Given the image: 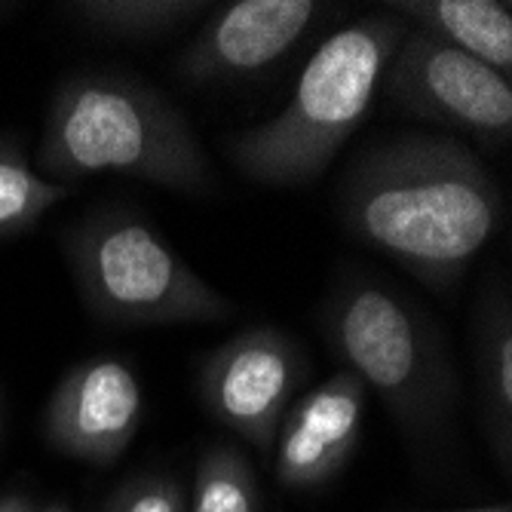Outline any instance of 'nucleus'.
<instances>
[{
    "label": "nucleus",
    "instance_id": "obj_1",
    "mask_svg": "<svg viewBox=\"0 0 512 512\" xmlns=\"http://www.w3.org/2000/svg\"><path fill=\"white\" fill-rule=\"evenodd\" d=\"M347 234L436 292H451L500 234L506 203L457 135L405 132L362 151L338 181Z\"/></svg>",
    "mask_w": 512,
    "mask_h": 512
},
{
    "label": "nucleus",
    "instance_id": "obj_2",
    "mask_svg": "<svg viewBox=\"0 0 512 512\" xmlns=\"http://www.w3.org/2000/svg\"><path fill=\"white\" fill-rule=\"evenodd\" d=\"M37 169L65 188L114 172L194 197L215 181L188 117L151 83L117 71H80L59 83L43 117Z\"/></svg>",
    "mask_w": 512,
    "mask_h": 512
},
{
    "label": "nucleus",
    "instance_id": "obj_3",
    "mask_svg": "<svg viewBox=\"0 0 512 512\" xmlns=\"http://www.w3.org/2000/svg\"><path fill=\"white\" fill-rule=\"evenodd\" d=\"M332 356L375 390L417 445L436 442L457 408L460 381L442 325L393 279L347 267L319 310Z\"/></svg>",
    "mask_w": 512,
    "mask_h": 512
},
{
    "label": "nucleus",
    "instance_id": "obj_4",
    "mask_svg": "<svg viewBox=\"0 0 512 512\" xmlns=\"http://www.w3.org/2000/svg\"><path fill=\"white\" fill-rule=\"evenodd\" d=\"M408 31L411 25L384 7L329 34L307 59L289 105L234 138L230 163L267 188H304L316 181L371 111Z\"/></svg>",
    "mask_w": 512,
    "mask_h": 512
},
{
    "label": "nucleus",
    "instance_id": "obj_5",
    "mask_svg": "<svg viewBox=\"0 0 512 512\" xmlns=\"http://www.w3.org/2000/svg\"><path fill=\"white\" fill-rule=\"evenodd\" d=\"M65 258L86 310L111 325L221 322L237 313L148 218L126 206L92 209L71 224Z\"/></svg>",
    "mask_w": 512,
    "mask_h": 512
},
{
    "label": "nucleus",
    "instance_id": "obj_6",
    "mask_svg": "<svg viewBox=\"0 0 512 512\" xmlns=\"http://www.w3.org/2000/svg\"><path fill=\"white\" fill-rule=\"evenodd\" d=\"M387 102L411 117L470 135L485 151L512 138V86L503 74L451 46L408 31L384 71Z\"/></svg>",
    "mask_w": 512,
    "mask_h": 512
},
{
    "label": "nucleus",
    "instance_id": "obj_7",
    "mask_svg": "<svg viewBox=\"0 0 512 512\" xmlns=\"http://www.w3.org/2000/svg\"><path fill=\"white\" fill-rule=\"evenodd\" d=\"M310 378V356L279 325H252L197 365L203 408L258 454L273 451L286 408Z\"/></svg>",
    "mask_w": 512,
    "mask_h": 512
},
{
    "label": "nucleus",
    "instance_id": "obj_8",
    "mask_svg": "<svg viewBox=\"0 0 512 512\" xmlns=\"http://www.w3.org/2000/svg\"><path fill=\"white\" fill-rule=\"evenodd\" d=\"M145 417V390L135 368L96 353L71 365L43 408V439L65 457L111 467L123 457Z\"/></svg>",
    "mask_w": 512,
    "mask_h": 512
},
{
    "label": "nucleus",
    "instance_id": "obj_9",
    "mask_svg": "<svg viewBox=\"0 0 512 512\" xmlns=\"http://www.w3.org/2000/svg\"><path fill=\"white\" fill-rule=\"evenodd\" d=\"M329 7L316 0H237L224 4L184 46L172 74L188 86L258 77L283 62Z\"/></svg>",
    "mask_w": 512,
    "mask_h": 512
},
{
    "label": "nucleus",
    "instance_id": "obj_10",
    "mask_svg": "<svg viewBox=\"0 0 512 512\" xmlns=\"http://www.w3.org/2000/svg\"><path fill=\"white\" fill-rule=\"evenodd\" d=\"M368 390L341 368L298 396L273 439V476L289 491H319L335 482L359 448Z\"/></svg>",
    "mask_w": 512,
    "mask_h": 512
},
{
    "label": "nucleus",
    "instance_id": "obj_11",
    "mask_svg": "<svg viewBox=\"0 0 512 512\" xmlns=\"http://www.w3.org/2000/svg\"><path fill=\"white\" fill-rule=\"evenodd\" d=\"M473 362L479 378V411L494 460L512 473V295L509 279L488 270L473 313Z\"/></svg>",
    "mask_w": 512,
    "mask_h": 512
},
{
    "label": "nucleus",
    "instance_id": "obj_12",
    "mask_svg": "<svg viewBox=\"0 0 512 512\" xmlns=\"http://www.w3.org/2000/svg\"><path fill=\"white\" fill-rule=\"evenodd\" d=\"M414 31L460 50L509 80L512 7L506 0H399L390 4Z\"/></svg>",
    "mask_w": 512,
    "mask_h": 512
},
{
    "label": "nucleus",
    "instance_id": "obj_13",
    "mask_svg": "<svg viewBox=\"0 0 512 512\" xmlns=\"http://www.w3.org/2000/svg\"><path fill=\"white\" fill-rule=\"evenodd\" d=\"M65 10L92 34L111 40H157L197 19L209 4L197 0H77Z\"/></svg>",
    "mask_w": 512,
    "mask_h": 512
},
{
    "label": "nucleus",
    "instance_id": "obj_14",
    "mask_svg": "<svg viewBox=\"0 0 512 512\" xmlns=\"http://www.w3.org/2000/svg\"><path fill=\"white\" fill-rule=\"evenodd\" d=\"M71 188L46 181L28 163L16 138L0 135V240H10L28 230L56 203L68 200Z\"/></svg>",
    "mask_w": 512,
    "mask_h": 512
},
{
    "label": "nucleus",
    "instance_id": "obj_15",
    "mask_svg": "<svg viewBox=\"0 0 512 512\" xmlns=\"http://www.w3.org/2000/svg\"><path fill=\"white\" fill-rule=\"evenodd\" d=\"M188 512H261L258 476L240 448L209 445L200 454Z\"/></svg>",
    "mask_w": 512,
    "mask_h": 512
},
{
    "label": "nucleus",
    "instance_id": "obj_16",
    "mask_svg": "<svg viewBox=\"0 0 512 512\" xmlns=\"http://www.w3.org/2000/svg\"><path fill=\"white\" fill-rule=\"evenodd\" d=\"M105 512H188V494L175 476L138 473L114 488Z\"/></svg>",
    "mask_w": 512,
    "mask_h": 512
},
{
    "label": "nucleus",
    "instance_id": "obj_17",
    "mask_svg": "<svg viewBox=\"0 0 512 512\" xmlns=\"http://www.w3.org/2000/svg\"><path fill=\"white\" fill-rule=\"evenodd\" d=\"M0 512H34V500L25 494H4L0 497Z\"/></svg>",
    "mask_w": 512,
    "mask_h": 512
},
{
    "label": "nucleus",
    "instance_id": "obj_18",
    "mask_svg": "<svg viewBox=\"0 0 512 512\" xmlns=\"http://www.w3.org/2000/svg\"><path fill=\"white\" fill-rule=\"evenodd\" d=\"M448 512H512L509 503H494V506H473V509H448Z\"/></svg>",
    "mask_w": 512,
    "mask_h": 512
},
{
    "label": "nucleus",
    "instance_id": "obj_19",
    "mask_svg": "<svg viewBox=\"0 0 512 512\" xmlns=\"http://www.w3.org/2000/svg\"><path fill=\"white\" fill-rule=\"evenodd\" d=\"M4 424H7V387L0 384V436H4Z\"/></svg>",
    "mask_w": 512,
    "mask_h": 512
},
{
    "label": "nucleus",
    "instance_id": "obj_20",
    "mask_svg": "<svg viewBox=\"0 0 512 512\" xmlns=\"http://www.w3.org/2000/svg\"><path fill=\"white\" fill-rule=\"evenodd\" d=\"M34 512H71V509H68V506H62V503H50V506L34 509Z\"/></svg>",
    "mask_w": 512,
    "mask_h": 512
}]
</instances>
